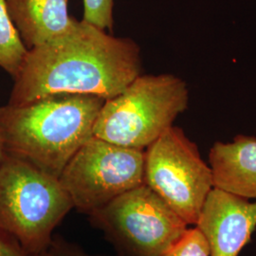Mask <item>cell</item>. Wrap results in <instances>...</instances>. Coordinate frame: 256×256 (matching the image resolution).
<instances>
[{
  "label": "cell",
  "mask_w": 256,
  "mask_h": 256,
  "mask_svg": "<svg viewBox=\"0 0 256 256\" xmlns=\"http://www.w3.org/2000/svg\"><path fill=\"white\" fill-rule=\"evenodd\" d=\"M216 188L248 200L256 198V138L238 135L216 142L209 152Z\"/></svg>",
  "instance_id": "9"
},
{
  "label": "cell",
  "mask_w": 256,
  "mask_h": 256,
  "mask_svg": "<svg viewBox=\"0 0 256 256\" xmlns=\"http://www.w3.org/2000/svg\"><path fill=\"white\" fill-rule=\"evenodd\" d=\"M6 4L28 50L64 36L78 21L68 14V0H6Z\"/></svg>",
  "instance_id": "10"
},
{
  "label": "cell",
  "mask_w": 256,
  "mask_h": 256,
  "mask_svg": "<svg viewBox=\"0 0 256 256\" xmlns=\"http://www.w3.org/2000/svg\"><path fill=\"white\" fill-rule=\"evenodd\" d=\"M146 150L90 138L66 165L59 180L74 208L90 216L144 184Z\"/></svg>",
  "instance_id": "6"
},
{
  "label": "cell",
  "mask_w": 256,
  "mask_h": 256,
  "mask_svg": "<svg viewBox=\"0 0 256 256\" xmlns=\"http://www.w3.org/2000/svg\"><path fill=\"white\" fill-rule=\"evenodd\" d=\"M189 90L174 74H140L119 95L106 100L93 136L120 146L146 150L187 110Z\"/></svg>",
  "instance_id": "4"
},
{
  "label": "cell",
  "mask_w": 256,
  "mask_h": 256,
  "mask_svg": "<svg viewBox=\"0 0 256 256\" xmlns=\"http://www.w3.org/2000/svg\"><path fill=\"white\" fill-rule=\"evenodd\" d=\"M0 256H32L19 245L18 242L0 230Z\"/></svg>",
  "instance_id": "15"
},
{
  "label": "cell",
  "mask_w": 256,
  "mask_h": 256,
  "mask_svg": "<svg viewBox=\"0 0 256 256\" xmlns=\"http://www.w3.org/2000/svg\"><path fill=\"white\" fill-rule=\"evenodd\" d=\"M144 184L192 226L214 187L210 165L198 147L174 126L146 149Z\"/></svg>",
  "instance_id": "7"
},
{
  "label": "cell",
  "mask_w": 256,
  "mask_h": 256,
  "mask_svg": "<svg viewBox=\"0 0 256 256\" xmlns=\"http://www.w3.org/2000/svg\"><path fill=\"white\" fill-rule=\"evenodd\" d=\"M74 208L59 178L5 153L0 162V230L36 256Z\"/></svg>",
  "instance_id": "3"
},
{
  "label": "cell",
  "mask_w": 256,
  "mask_h": 256,
  "mask_svg": "<svg viewBox=\"0 0 256 256\" xmlns=\"http://www.w3.org/2000/svg\"><path fill=\"white\" fill-rule=\"evenodd\" d=\"M106 99L57 93L23 106H0V138L5 153L59 178L74 154L93 137Z\"/></svg>",
  "instance_id": "2"
},
{
  "label": "cell",
  "mask_w": 256,
  "mask_h": 256,
  "mask_svg": "<svg viewBox=\"0 0 256 256\" xmlns=\"http://www.w3.org/2000/svg\"><path fill=\"white\" fill-rule=\"evenodd\" d=\"M88 216L120 256H162L189 226L146 184L122 194Z\"/></svg>",
  "instance_id": "5"
},
{
  "label": "cell",
  "mask_w": 256,
  "mask_h": 256,
  "mask_svg": "<svg viewBox=\"0 0 256 256\" xmlns=\"http://www.w3.org/2000/svg\"><path fill=\"white\" fill-rule=\"evenodd\" d=\"M114 0H84L82 20L102 30L113 32Z\"/></svg>",
  "instance_id": "13"
},
{
  "label": "cell",
  "mask_w": 256,
  "mask_h": 256,
  "mask_svg": "<svg viewBox=\"0 0 256 256\" xmlns=\"http://www.w3.org/2000/svg\"><path fill=\"white\" fill-rule=\"evenodd\" d=\"M142 74L140 48L84 20L68 32L28 50L8 104L23 106L57 93L111 99Z\"/></svg>",
  "instance_id": "1"
},
{
  "label": "cell",
  "mask_w": 256,
  "mask_h": 256,
  "mask_svg": "<svg viewBox=\"0 0 256 256\" xmlns=\"http://www.w3.org/2000/svg\"><path fill=\"white\" fill-rule=\"evenodd\" d=\"M5 154V151H4V148H3V144H2V142H1V138H0V162L4 156Z\"/></svg>",
  "instance_id": "16"
},
{
  "label": "cell",
  "mask_w": 256,
  "mask_h": 256,
  "mask_svg": "<svg viewBox=\"0 0 256 256\" xmlns=\"http://www.w3.org/2000/svg\"><path fill=\"white\" fill-rule=\"evenodd\" d=\"M162 256H210L209 245L196 226L188 228Z\"/></svg>",
  "instance_id": "12"
},
{
  "label": "cell",
  "mask_w": 256,
  "mask_h": 256,
  "mask_svg": "<svg viewBox=\"0 0 256 256\" xmlns=\"http://www.w3.org/2000/svg\"><path fill=\"white\" fill-rule=\"evenodd\" d=\"M36 256H106L86 252L81 248L70 243L63 238L54 236L50 245Z\"/></svg>",
  "instance_id": "14"
},
{
  "label": "cell",
  "mask_w": 256,
  "mask_h": 256,
  "mask_svg": "<svg viewBox=\"0 0 256 256\" xmlns=\"http://www.w3.org/2000/svg\"><path fill=\"white\" fill-rule=\"evenodd\" d=\"M210 256H238L256 229V202L214 187L196 224Z\"/></svg>",
  "instance_id": "8"
},
{
  "label": "cell",
  "mask_w": 256,
  "mask_h": 256,
  "mask_svg": "<svg viewBox=\"0 0 256 256\" xmlns=\"http://www.w3.org/2000/svg\"><path fill=\"white\" fill-rule=\"evenodd\" d=\"M28 50L10 18L6 0H0V68L14 78L24 63Z\"/></svg>",
  "instance_id": "11"
}]
</instances>
